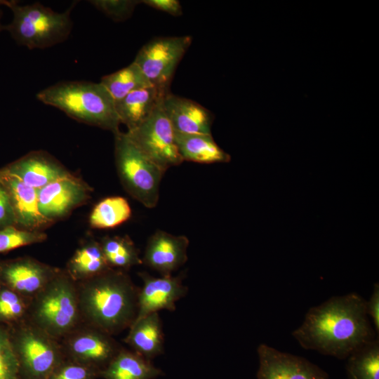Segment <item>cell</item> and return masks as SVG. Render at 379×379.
Here are the masks:
<instances>
[{
	"mask_svg": "<svg viewBox=\"0 0 379 379\" xmlns=\"http://www.w3.org/2000/svg\"><path fill=\"white\" fill-rule=\"evenodd\" d=\"M366 304V300L356 293L333 296L311 307L292 335L304 349L347 359L354 350L376 338Z\"/></svg>",
	"mask_w": 379,
	"mask_h": 379,
	"instance_id": "6da1fadb",
	"label": "cell"
},
{
	"mask_svg": "<svg viewBox=\"0 0 379 379\" xmlns=\"http://www.w3.org/2000/svg\"><path fill=\"white\" fill-rule=\"evenodd\" d=\"M77 284L82 324L114 335L135 320L140 288L126 271L111 268Z\"/></svg>",
	"mask_w": 379,
	"mask_h": 379,
	"instance_id": "7a4b0ae2",
	"label": "cell"
},
{
	"mask_svg": "<svg viewBox=\"0 0 379 379\" xmlns=\"http://www.w3.org/2000/svg\"><path fill=\"white\" fill-rule=\"evenodd\" d=\"M36 98L81 123L110 131L113 134L120 131L115 101L100 82H58L39 91Z\"/></svg>",
	"mask_w": 379,
	"mask_h": 379,
	"instance_id": "3957f363",
	"label": "cell"
},
{
	"mask_svg": "<svg viewBox=\"0 0 379 379\" xmlns=\"http://www.w3.org/2000/svg\"><path fill=\"white\" fill-rule=\"evenodd\" d=\"M27 319L58 340L82 324L77 284L65 269L30 300Z\"/></svg>",
	"mask_w": 379,
	"mask_h": 379,
	"instance_id": "277c9868",
	"label": "cell"
},
{
	"mask_svg": "<svg viewBox=\"0 0 379 379\" xmlns=\"http://www.w3.org/2000/svg\"><path fill=\"white\" fill-rule=\"evenodd\" d=\"M75 4L58 13L38 2L22 6L14 1H0V5L13 13L5 30L18 44L29 49L49 48L64 41L72 28L71 13Z\"/></svg>",
	"mask_w": 379,
	"mask_h": 379,
	"instance_id": "5b68a950",
	"label": "cell"
},
{
	"mask_svg": "<svg viewBox=\"0 0 379 379\" xmlns=\"http://www.w3.org/2000/svg\"><path fill=\"white\" fill-rule=\"evenodd\" d=\"M114 135V158L117 174L124 190L148 208L157 206L159 187L166 171L147 157L126 133Z\"/></svg>",
	"mask_w": 379,
	"mask_h": 379,
	"instance_id": "8992f818",
	"label": "cell"
},
{
	"mask_svg": "<svg viewBox=\"0 0 379 379\" xmlns=\"http://www.w3.org/2000/svg\"><path fill=\"white\" fill-rule=\"evenodd\" d=\"M6 328L23 379H48L64 361L60 340L28 319Z\"/></svg>",
	"mask_w": 379,
	"mask_h": 379,
	"instance_id": "52a82bcc",
	"label": "cell"
},
{
	"mask_svg": "<svg viewBox=\"0 0 379 379\" xmlns=\"http://www.w3.org/2000/svg\"><path fill=\"white\" fill-rule=\"evenodd\" d=\"M162 101L141 124L126 133L147 157L166 171L183 160L176 146L175 131L163 109Z\"/></svg>",
	"mask_w": 379,
	"mask_h": 379,
	"instance_id": "ba28073f",
	"label": "cell"
},
{
	"mask_svg": "<svg viewBox=\"0 0 379 379\" xmlns=\"http://www.w3.org/2000/svg\"><path fill=\"white\" fill-rule=\"evenodd\" d=\"M192 39L191 36L154 39L140 49L133 62L152 86L168 93L175 69Z\"/></svg>",
	"mask_w": 379,
	"mask_h": 379,
	"instance_id": "9c48e42d",
	"label": "cell"
},
{
	"mask_svg": "<svg viewBox=\"0 0 379 379\" xmlns=\"http://www.w3.org/2000/svg\"><path fill=\"white\" fill-rule=\"evenodd\" d=\"M112 336L95 327L81 324L60 342L65 359L85 364L100 372L123 347Z\"/></svg>",
	"mask_w": 379,
	"mask_h": 379,
	"instance_id": "30bf717a",
	"label": "cell"
},
{
	"mask_svg": "<svg viewBox=\"0 0 379 379\" xmlns=\"http://www.w3.org/2000/svg\"><path fill=\"white\" fill-rule=\"evenodd\" d=\"M60 269L29 256L0 260V286L31 300Z\"/></svg>",
	"mask_w": 379,
	"mask_h": 379,
	"instance_id": "8fae6325",
	"label": "cell"
},
{
	"mask_svg": "<svg viewBox=\"0 0 379 379\" xmlns=\"http://www.w3.org/2000/svg\"><path fill=\"white\" fill-rule=\"evenodd\" d=\"M91 190L81 178L69 173L37 190L40 211L55 222L84 204Z\"/></svg>",
	"mask_w": 379,
	"mask_h": 379,
	"instance_id": "7c38bea8",
	"label": "cell"
},
{
	"mask_svg": "<svg viewBox=\"0 0 379 379\" xmlns=\"http://www.w3.org/2000/svg\"><path fill=\"white\" fill-rule=\"evenodd\" d=\"M258 379H328V373L304 357L280 352L265 344L257 349Z\"/></svg>",
	"mask_w": 379,
	"mask_h": 379,
	"instance_id": "4fadbf2b",
	"label": "cell"
},
{
	"mask_svg": "<svg viewBox=\"0 0 379 379\" xmlns=\"http://www.w3.org/2000/svg\"><path fill=\"white\" fill-rule=\"evenodd\" d=\"M142 281L138 299L135 320L161 310L174 311L175 302L185 297L188 288L182 283L183 274L154 277L146 272L138 273Z\"/></svg>",
	"mask_w": 379,
	"mask_h": 379,
	"instance_id": "5bb4252c",
	"label": "cell"
},
{
	"mask_svg": "<svg viewBox=\"0 0 379 379\" xmlns=\"http://www.w3.org/2000/svg\"><path fill=\"white\" fill-rule=\"evenodd\" d=\"M0 182L5 187L14 213L15 226L25 230L43 232L54 222L40 211L37 190L0 168Z\"/></svg>",
	"mask_w": 379,
	"mask_h": 379,
	"instance_id": "9a60e30c",
	"label": "cell"
},
{
	"mask_svg": "<svg viewBox=\"0 0 379 379\" xmlns=\"http://www.w3.org/2000/svg\"><path fill=\"white\" fill-rule=\"evenodd\" d=\"M189 239L157 230L148 239L142 263L161 276H170L187 260Z\"/></svg>",
	"mask_w": 379,
	"mask_h": 379,
	"instance_id": "2e32d148",
	"label": "cell"
},
{
	"mask_svg": "<svg viewBox=\"0 0 379 379\" xmlns=\"http://www.w3.org/2000/svg\"><path fill=\"white\" fill-rule=\"evenodd\" d=\"M2 168L36 190L70 173L44 151L31 152Z\"/></svg>",
	"mask_w": 379,
	"mask_h": 379,
	"instance_id": "e0dca14e",
	"label": "cell"
},
{
	"mask_svg": "<svg viewBox=\"0 0 379 379\" xmlns=\"http://www.w3.org/2000/svg\"><path fill=\"white\" fill-rule=\"evenodd\" d=\"M162 106L175 131L211 134L213 115L198 102L169 92L164 97Z\"/></svg>",
	"mask_w": 379,
	"mask_h": 379,
	"instance_id": "ac0fdd59",
	"label": "cell"
},
{
	"mask_svg": "<svg viewBox=\"0 0 379 379\" xmlns=\"http://www.w3.org/2000/svg\"><path fill=\"white\" fill-rule=\"evenodd\" d=\"M124 341L132 350L148 360L164 352V335L158 312L135 320Z\"/></svg>",
	"mask_w": 379,
	"mask_h": 379,
	"instance_id": "d6986e66",
	"label": "cell"
},
{
	"mask_svg": "<svg viewBox=\"0 0 379 379\" xmlns=\"http://www.w3.org/2000/svg\"><path fill=\"white\" fill-rule=\"evenodd\" d=\"M166 94L154 86L131 92L115 102L120 122L126 126L128 131L138 127L152 113Z\"/></svg>",
	"mask_w": 379,
	"mask_h": 379,
	"instance_id": "ffe728a7",
	"label": "cell"
},
{
	"mask_svg": "<svg viewBox=\"0 0 379 379\" xmlns=\"http://www.w3.org/2000/svg\"><path fill=\"white\" fill-rule=\"evenodd\" d=\"M175 138L178 152L183 161L214 164L230 161V154L218 145L212 134L175 131Z\"/></svg>",
	"mask_w": 379,
	"mask_h": 379,
	"instance_id": "44dd1931",
	"label": "cell"
},
{
	"mask_svg": "<svg viewBox=\"0 0 379 379\" xmlns=\"http://www.w3.org/2000/svg\"><path fill=\"white\" fill-rule=\"evenodd\" d=\"M162 374L150 360L123 347L99 375L105 379H155Z\"/></svg>",
	"mask_w": 379,
	"mask_h": 379,
	"instance_id": "7402d4cb",
	"label": "cell"
},
{
	"mask_svg": "<svg viewBox=\"0 0 379 379\" xmlns=\"http://www.w3.org/2000/svg\"><path fill=\"white\" fill-rule=\"evenodd\" d=\"M109 269L100 241L92 238L84 240L79 245L65 268L76 282L91 279Z\"/></svg>",
	"mask_w": 379,
	"mask_h": 379,
	"instance_id": "603a6c76",
	"label": "cell"
},
{
	"mask_svg": "<svg viewBox=\"0 0 379 379\" xmlns=\"http://www.w3.org/2000/svg\"><path fill=\"white\" fill-rule=\"evenodd\" d=\"M100 244L108 265L112 269L126 271L142 264L139 251L128 236H105Z\"/></svg>",
	"mask_w": 379,
	"mask_h": 379,
	"instance_id": "cb8c5ba5",
	"label": "cell"
},
{
	"mask_svg": "<svg viewBox=\"0 0 379 379\" xmlns=\"http://www.w3.org/2000/svg\"><path fill=\"white\" fill-rule=\"evenodd\" d=\"M131 213L126 199L119 196L109 197L93 207L88 219L89 225L93 229H112L127 221Z\"/></svg>",
	"mask_w": 379,
	"mask_h": 379,
	"instance_id": "d4e9b609",
	"label": "cell"
},
{
	"mask_svg": "<svg viewBox=\"0 0 379 379\" xmlns=\"http://www.w3.org/2000/svg\"><path fill=\"white\" fill-rule=\"evenodd\" d=\"M100 82L115 102L133 91L152 86L134 62L115 72L103 76Z\"/></svg>",
	"mask_w": 379,
	"mask_h": 379,
	"instance_id": "484cf974",
	"label": "cell"
},
{
	"mask_svg": "<svg viewBox=\"0 0 379 379\" xmlns=\"http://www.w3.org/2000/svg\"><path fill=\"white\" fill-rule=\"evenodd\" d=\"M346 371L348 379H379L378 337L347 357Z\"/></svg>",
	"mask_w": 379,
	"mask_h": 379,
	"instance_id": "4316f807",
	"label": "cell"
},
{
	"mask_svg": "<svg viewBox=\"0 0 379 379\" xmlns=\"http://www.w3.org/2000/svg\"><path fill=\"white\" fill-rule=\"evenodd\" d=\"M30 300L0 286V325L10 326L27 319Z\"/></svg>",
	"mask_w": 379,
	"mask_h": 379,
	"instance_id": "83f0119b",
	"label": "cell"
},
{
	"mask_svg": "<svg viewBox=\"0 0 379 379\" xmlns=\"http://www.w3.org/2000/svg\"><path fill=\"white\" fill-rule=\"evenodd\" d=\"M46 239L47 235L44 232L29 231L15 226L7 227L0 230V253L41 243Z\"/></svg>",
	"mask_w": 379,
	"mask_h": 379,
	"instance_id": "f1b7e54d",
	"label": "cell"
},
{
	"mask_svg": "<svg viewBox=\"0 0 379 379\" xmlns=\"http://www.w3.org/2000/svg\"><path fill=\"white\" fill-rule=\"evenodd\" d=\"M0 379H23L7 330L0 325Z\"/></svg>",
	"mask_w": 379,
	"mask_h": 379,
	"instance_id": "f546056e",
	"label": "cell"
},
{
	"mask_svg": "<svg viewBox=\"0 0 379 379\" xmlns=\"http://www.w3.org/2000/svg\"><path fill=\"white\" fill-rule=\"evenodd\" d=\"M96 9L116 22L128 19L135 7L141 3L138 0H93L89 1Z\"/></svg>",
	"mask_w": 379,
	"mask_h": 379,
	"instance_id": "4dcf8cb0",
	"label": "cell"
},
{
	"mask_svg": "<svg viewBox=\"0 0 379 379\" xmlns=\"http://www.w3.org/2000/svg\"><path fill=\"white\" fill-rule=\"evenodd\" d=\"M99 373L91 366L65 359L48 379H95Z\"/></svg>",
	"mask_w": 379,
	"mask_h": 379,
	"instance_id": "1f68e13d",
	"label": "cell"
},
{
	"mask_svg": "<svg viewBox=\"0 0 379 379\" xmlns=\"http://www.w3.org/2000/svg\"><path fill=\"white\" fill-rule=\"evenodd\" d=\"M15 225L14 213L8 194L0 182V230Z\"/></svg>",
	"mask_w": 379,
	"mask_h": 379,
	"instance_id": "d6a6232c",
	"label": "cell"
},
{
	"mask_svg": "<svg viewBox=\"0 0 379 379\" xmlns=\"http://www.w3.org/2000/svg\"><path fill=\"white\" fill-rule=\"evenodd\" d=\"M141 2L173 16H180L182 14L180 3L177 0H143Z\"/></svg>",
	"mask_w": 379,
	"mask_h": 379,
	"instance_id": "836d02e7",
	"label": "cell"
},
{
	"mask_svg": "<svg viewBox=\"0 0 379 379\" xmlns=\"http://www.w3.org/2000/svg\"><path fill=\"white\" fill-rule=\"evenodd\" d=\"M366 312L368 316L372 319L373 328L378 334L379 332V286L378 284H375L373 292L368 299L366 300Z\"/></svg>",
	"mask_w": 379,
	"mask_h": 379,
	"instance_id": "e575fe53",
	"label": "cell"
},
{
	"mask_svg": "<svg viewBox=\"0 0 379 379\" xmlns=\"http://www.w3.org/2000/svg\"><path fill=\"white\" fill-rule=\"evenodd\" d=\"M2 17V11L0 8V32L5 30V25H2L1 22V18Z\"/></svg>",
	"mask_w": 379,
	"mask_h": 379,
	"instance_id": "d590c367",
	"label": "cell"
}]
</instances>
